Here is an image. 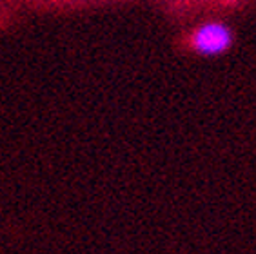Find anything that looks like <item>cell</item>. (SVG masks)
Returning <instances> with one entry per match:
<instances>
[{"label": "cell", "instance_id": "cell-1", "mask_svg": "<svg viewBox=\"0 0 256 254\" xmlns=\"http://www.w3.org/2000/svg\"><path fill=\"white\" fill-rule=\"evenodd\" d=\"M189 44L198 54H204V56L222 54L231 48L232 31L220 22H207L194 30Z\"/></svg>", "mask_w": 256, "mask_h": 254}, {"label": "cell", "instance_id": "cell-2", "mask_svg": "<svg viewBox=\"0 0 256 254\" xmlns=\"http://www.w3.org/2000/svg\"><path fill=\"white\" fill-rule=\"evenodd\" d=\"M224 2H227V4H229V2H231V4H232V2H236V0H224Z\"/></svg>", "mask_w": 256, "mask_h": 254}]
</instances>
